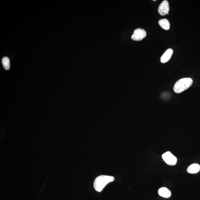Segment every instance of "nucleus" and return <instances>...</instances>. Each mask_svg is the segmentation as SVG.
I'll return each mask as SVG.
<instances>
[{"label": "nucleus", "instance_id": "obj_1", "mask_svg": "<svg viewBox=\"0 0 200 200\" xmlns=\"http://www.w3.org/2000/svg\"><path fill=\"white\" fill-rule=\"evenodd\" d=\"M114 177L112 176L100 175L96 178L94 182V188L98 192H101L108 183L114 180Z\"/></svg>", "mask_w": 200, "mask_h": 200}, {"label": "nucleus", "instance_id": "obj_2", "mask_svg": "<svg viewBox=\"0 0 200 200\" xmlns=\"http://www.w3.org/2000/svg\"><path fill=\"white\" fill-rule=\"evenodd\" d=\"M193 82V80L191 78H182L174 85V91L176 93H181L188 89L192 85Z\"/></svg>", "mask_w": 200, "mask_h": 200}, {"label": "nucleus", "instance_id": "obj_3", "mask_svg": "<svg viewBox=\"0 0 200 200\" xmlns=\"http://www.w3.org/2000/svg\"><path fill=\"white\" fill-rule=\"evenodd\" d=\"M162 158L164 161L169 165L173 166L177 164V159L170 152H167L162 155Z\"/></svg>", "mask_w": 200, "mask_h": 200}, {"label": "nucleus", "instance_id": "obj_4", "mask_svg": "<svg viewBox=\"0 0 200 200\" xmlns=\"http://www.w3.org/2000/svg\"><path fill=\"white\" fill-rule=\"evenodd\" d=\"M146 36L145 30L142 29L138 28L135 30L133 33L131 39L135 41H140Z\"/></svg>", "mask_w": 200, "mask_h": 200}, {"label": "nucleus", "instance_id": "obj_5", "mask_svg": "<svg viewBox=\"0 0 200 200\" xmlns=\"http://www.w3.org/2000/svg\"><path fill=\"white\" fill-rule=\"evenodd\" d=\"M169 6L168 2L165 0L160 4L158 11L159 14L162 16H164L169 14Z\"/></svg>", "mask_w": 200, "mask_h": 200}, {"label": "nucleus", "instance_id": "obj_6", "mask_svg": "<svg viewBox=\"0 0 200 200\" xmlns=\"http://www.w3.org/2000/svg\"><path fill=\"white\" fill-rule=\"evenodd\" d=\"M173 53V51L172 49H168L166 50L160 59L161 63H165L168 61L172 57Z\"/></svg>", "mask_w": 200, "mask_h": 200}, {"label": "nucleus", "instance_id": "obj_7", "mask_svg": "<svg viewBox=\"0 0 200 200\" xmlns=\"http://www.w3.org/2000/svg\"><path fill=\"white\" fill-rule=\"evenodd\" d=\"M158 193L160 196L165 198H168L171 196V192L165 187L161 188L158 190Z\"/></svg>", "mask_w": 200, "mask_h": 200}, {"label": "nucleus", "instance_id": "obj_8", "mask_svg": "<svg viewBox=\"0 0 200 200\" xmlns=\"http://www.w3.org/2000/svg\"><path fill=\"white\" fill-rule=\"evenodd\" d=\"M200 170V166L199 165L197 164H192L189 166L187 171L189 173L194 174L199 172Z\"/></svg>", "mask_w": 200, "mask_h": 200}, {"label": "nucleus", "instance_id": "obj_9", "mask_svg": "<svg viewBox=\"0 0 200 200\" xmlns=\"http://www.w3.org/2000/svg\"><path fill=\"white\" fill-rule=\"evenodd\" d=\"M159 24L160 26L165 30H168L170 29V23L169 20L166 19H161L159 21Z\"/></svg>", "mask_w": 200, "mask_h": 200}, {"label": "nucleus", "instance_id": "obj_10", "mask_svg": "<svg viewBox=\"0 0 200 200\" xmlns=\"http://www.w3.org/2000/svg\"><path fill=\"white\" fill-rule=\"evenodd\" d=\"M2 63L4 68L6 70H8L10 68V60L8 57H5L2 60Z\"/></svg>", "mask_w": 200, "mask_h": 200}]
</instances>
